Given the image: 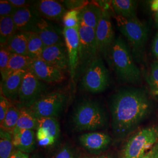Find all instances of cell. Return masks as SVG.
<instances>
[{"label":"cell","mask_w":158,"mask_h":158,"mask_svg":"<svg viewBox=\"0 0 158 158\" xmlns=\"http://www.w3.org/2000/svg\"><path fill=\"white\" fill-rule=\"evenodd\" d=\"M147 81L151 93L158 96V60L152 63L147 75Z\"/></svg>","instance_id":"cell-30"},{"label":"cell","mask_w":158,"mask_h":158,"mask_svg":"<svg viewBox=\"0 0 158 158\" xmlns=\"http://www.w3.org/2000/svg\"><path fill=\"white\" fill-rule=\"evenodd\" d=\"M12 132L2 128L0 130V158H10L14 152Z\"/></svg>","instance_id":"cell-28"},{"label":"cell","mask_w":158,"mask_h":158,"mask_svg":"<svg viewBox=\"0 0 158 158\" xmlns=\"http://www.w3.org/2000/svg\"><path fill=\"white\" fill-rule=\"evenodd\" d=\"M28 70L40 80L47 83L59 82L64 79L62 71L52 66L41 59H32Z\"/></svg>","instance_id":"cell-12"},{"label":"cell","mask_w":158,"mask_h":158,"mask_svg":"<svg viewBox=\"0 0 158 158\" xmlns=\"http://www.w3.org/2000/svg\"><path fill=\"white\" fill-rule=\"evenodd\" d=\"M10 158H29L28 154L17 150L14 151Z\"/></svg>","instance_id":"cell-41"},{"label":"cell","mask_w":158,"mask_h":158,"mask_svg":"<svg viewBox=\"0 0 158 158\" xmlns=\"http://www.w3.org/2000/svg\"><path fill=\"white\" fill-rule=\"evenodd\" d=\"M11 101L1 94L0 96V123H1L6 117L8 108L10 107Z\"/></svg>","instance_id":"cell-35"},{"label":"cell","mask_w":158,"mask_h":158,"mask_svg":"<svg viewBox=\"0 0 158 158\" xmlns=\"http://www.w3.org/2000/svg\"><path fill=\"white\" fill-rule=\"evenodd\" d=\"M110 74L102 58L98 57L91 63L82 77L83 88L91 93H100L109 85Z\"/></svg>","instance_id":"cell-8"},{"label":"cell","mask_w":158,"mask_h":158,"mask_svg":"<svg viewBox=\"0 0 158 158\" xmlns=\"http://www.w3.org/2000/svg\"></svg>","instance_id":"cell-45"},{"label":"cell","mask_w":158,"mask_h":158,"mask_svg":"<svg viewBox=\"0 0 158 158\" xmlns=\"http://www.w3.org/2000/svg\"><path fill=\"white\" fill-rule=\"evenodd\" d=\"M12 17L18 31L25 32H34L41 18L33 6L17 9Z\"/></svg>","instance_id":"cell-14"},{"label":"cell","mask_w":158,"mask_h":158,"mask_svg":"<svg viewBox=\"0 0 158 158\" xmlns=\"http://www.w3.org/2000/svg\"><path fill=\"white\" fill-rule=\"evenodd\" d=\"M152 52L155 56L158 58V31L153 40Z\"/></svg>","instance_id":"cell-39"},{"label":"cell","mask_w":158,"mask_h":158,"mask_svg":"<svg viewBox=\"0 0 158 158\" xmlns=\"http://www.w3.org/2000/svg\"><path fill=\"white\" fill-rule=\"evenodd\" d=\"M38 127V119L29 113L28 111L23 108L20 109V114L17 125L12 132H18L21 130H37Z\"/></svg>","instance_id":"cell-26"},{"label":"cell","mask_w":158,"mask_h":158,"mask_svg":"<svg viewBox=\"0 0 158 158\" xmlns=\"http://www.w3.org/2000/svg\"><path fill=\"white\" fill-rule=\"evenodd\" d=\"M115 19L119 31L129 41L136 60L140 61L142 59L148 38L147 26L137 17L125 18L116 16Z\"/></svg>","instance_id":"cell-4"},{"label":"cell","mask_w":158,"mask_h":158,"mask_svg":"<svg viewBox=\"0 0 158 158\" xmlns=\"http://www.w3.org/2000/svg\"><path fill=\"white\" fill-rule=\"evenodd\" d=\"M19 114L20 109L13 105L11 102L10 107L6 114V117L1 123V128L12 132L17 125Z\"/></svg>","instance_id":"cell-29"},{"label":"cell","mask_w":158,"mask_h":158,"mask_svg":"<svg viewBox=\"0 0 158 158\" xmlns=\"http://www.w3.org/2000/svg\"><path fill=\"white\" fill-rule=\"evenodd\" d=\"M13 143L18 151L28 154L35 149L36 136L34 130H21L12 132Z\"/></svg>","instance_id":"cell-20"},{"label":"cell","mask_w":158,"mask_h":158,"mask_svg":"<svg viewBox=\"0 0 158 158\" xmlns=\"http://www.w3.org/2000/svg\"><path fill=\"white\" fill-rule=\"evenodd\" d=\"M111 8L116 16L125 18H136L137 2L133 0H113L111 1Z\"/></svg>","instance_id":"cell-23"},{"label":"cell","mask_w":158,"mask_h":158,"mask_svg":"<svg viewBox=\"0 0 158 158\" xmlns=\"http://www.w3.org/2000/svg\"><path fill=\"white\" fill-rule=\"evenodd\" d=\"M72 121L74 128L78 131H95L105 127L108 117L104 108L98 102L85 100L76 106Z\"/></svg>","instance_id":"cell-3"},{"label":"cell","mask_w":158,"mask_h":158,"mask_svg":"<svg viewBox=\"0 0 158 158\" xmlns=\"http://www.w3.org/2000/svg\"><path fill=\"white\" fill-rule=\"evenodd\" d=\"M46 89L45 84L28 70L19 90L17 107L19 109L30 107L34 102L45 96Z\"/></svg>","instance_id":"cell-9"},{"label":"cell","mask_w":158,"mask_h":158,"mask_svg":"<svg viewBox=\"0 0 158 158\" xmlns=\"http://www.w3.org/2000/svg\"><path fill=\"white\" fill-rule=\"evenodd\" d=\"M65 44H56L46 46L42 52L40 59L52 66L60 71L69 68L68 53Z\"/></svg>","instance_id":"cell-13"},{"label":"cell","mask_w":158,"mask_h":158,"mask_svg":"<svg viewBox=\"0 0 158 158\" xmlns=\"http://www.w3.org/2000/svg\"><path fill=\"white\" fill-rule=\"evenodd\" d=\"M95 32L99 54L107 60L110 49L115 40V35L110 15L106 9L102 8V18Z\"/></svg>","instance_id":"cell-10"},{"label":"cell","mask_w":158,"mask_h":158,"mask_svg":"<svg viewBox=\"0 0 158 158\" xmlns=\"http://www.w3.org/2000/svg\"><path fill=\"white\" fill-rule=\"evenodd\" d=\"M67 96L62 91H54L42 97L27 109L35 117L42 118L57 117L65 106Z\"/></svg>","instance_id":"cell-6"},{"label":"cell","mask_w":158,"mask_h":158,"mask_svg":"<svg viewBox=\"0 0 158 158\" xmlns=\"http://www.w3.org/2000/svg\"><path fill=\"white\" fill-rule=\"evenodd\" d=\"M18 32L12 16L0 17V44L1 48L6 46L8 40Z\"/></svg>","instance_id":"cell-25"},{"label":"cell","mask_w":158,"mask_h":158,"mask_svg":"<svg viewBox=\"0 0 158 158\" xmlns=\"http://www.w3.org/2000/svg\"><path fill=\"white\" fill-rule=\"evenodd\" d=\"M80 10H69L63 17V23L64 28H73L80 26L79 14Z\"/></svg>","instance_id":"cell-31"},{"label":"cell","mask_w":158,"mask_h":158,"mask_svg":"<svg viewBox=\"0 0 158 158\" xmlns=\"http://www.w3.org/2000/svg\"><path fill=\"white\" fill-rule=\"evenodd\" d=\"M63 34L68 53V68L73 81L79 66V27L73 28H64Z\"/></svg>","instance_id":"cell-11"},{"label":"cell","mask_w":158,"mask_h":158,"mask_svg":"<svg viewBox=\"0 0 158 158\" xmlns=\"http://www.w3.org/2000/svg\"><path fill=\"white\" fill-rule=\"evenodd\" d=\"M17 8L8 0H1L0 1V17L12 16L16 11Z\"/></svg>","instance_id":"cell-33"},{"label":"cell","mask_w":158,"mask_h":158,"mask_svg":"<svg viewBox=\"0 0 158 158\" xmlns=\"http://www.w3.org/2000/svg\"><path fill=\"white\" fill-rule=\"evenodd\" d=\"M11 53L4 48H1L0 50V71L2 77L6 73Z\"/></svg>","instance_id":"cell-32"},{"label":"cell","mask_w":158,"mask_h":158,"mask_svg":"<svg viewBox=\"0 0 158 158\" xmlns=\"http://www.w3.org/2000/svg\"><path fill=\"white\" fill-rule=\"evenodd\" d=\"M151 9L154 13V19L156 21L158 20V0H153L151 2Z\"/></svg>","instance_id":"cell-40"},{"label":"cell","mask_w":158,"mask_h":158,"mask_svg":"<svg viewBox=\"0 0 158 158\" xmlns=\"http://www.w3.org/2000/svg\"><path fill=\"white\" fill-rule=\"evenodd\" d=\"M73 153L72 149L68 147L63 148L62 149L57 153L54 158H73Z\"/></svg>","instance_id":"cell-37"},{"label":"cell","mask_w":158,"mask_h":158,"mask_svg":"<svg viewBox=\"0 0 158 158\" xmlns=\"http://www.w3.org/2000/svg\"><path fill=\"white\" fill-rule=\"evenodd\" d=\"M28 36V53L32 59H40L45 45L38 35L33 32H27Z\"/></svg>","instance_id":"cell-27"},{"label":"cell","mask_w":158,"mask_h":158,"mask_svg":"<svg viewBox=\"0 0 158 158\" xmlns=\"http://www.w3.org/2000/svg\"><path fill=\"white\" fill-rule=\"evenodd\" d=\"M142 158H158V142Z\"/></svg>","instance_id":"cell-38"},{"label":"cell","mask_w":158,"mask_h":158,"mask_svg":"<svg viewBox=\"0 0 158 158\" xmlns=\"http://www.w3.org/2000/svg\"><path fill=\"white\" fill-rule=\"evenodd\" d=\"M63 4L69 10H80L85 6L89 4V1L83 0H70L63 1Z\"/></svg>","instance_id":"cell-34"},{"label":"cell","mask_w":158,"mask_h":158,"mask_svg":"<svg viewBox=\"0 0 158 158\" xmlns=\"http://www.w3.org/2000/svg\"><path fill=\"white\" fill-rule=\"evenodd\" d=\"M109 107L113 135L121 139L135 130L151 114L152 104L145 90L128 87L111 96Z\"/></svg>","instance_id":"cell-1"},{"label":"cell","mask_w":158,"mask_h":158,"mask_svg":"<svg viewBox=\"0 0 158 158\" xmlns=\"http://www.w3.org/2000/svg\"><path fill=\"white\" fill-rule=\"evenodd\" d=\"M12 5L14 6L17 9L29 7L33 6L34 2L25 0H8Z\"/></svg>","instance_id":"cell-36"},{"label":"cell","mask_w":158,"mask_h":158,"mask_svg":"<svg viewBox=\"0 0 158 158\" xmlns=\"http://www.w3.org/2000/svg\"><path fill=\"white\" fill-rule=\"evenodd\" d=\"M158 141V125L142 128L126 142L121 158H142Z\"/></svg>","instance_id":"cell-5"},{"label":"cell","mask_w":158,"mask_h":158,"mask_svg":"<svg viewBox=\"0 0 158 158\" xmlns=\"http://www.w3.org/2000/svg\"><path fill=\"white\" fill-rule=\"evenodd\" d=\"M95 29L80 24L79 66L77 70L84 73L91 63L98 57Z\"/></svg>","instance_id":"cell-7"},{"label":"cell","mask_w":158,"mask_h":158,"mask_svg":"<svg viewBox=\"0 0 158 158\" xmlns=\"http://www.w3.org/2000/svg\"><path fill=\"white\" fill-rule=\"evenodd\" d=\"M40 158V156H38V155H34V156H32V158Z\"/></svg>","instance_id":"cell-43"},{"label":"cell","mask_w":158,"mask_h":158,"mask_svg":"<svg viewBox=\"0 0 158 158\" xmlns=\"http://www.w3.org/2000/svg\"><path fill=\"white\" fill-rule=\"evenodd\" d=\"M102 14V8L97 4L89 2L80 10V24L96 30Z\"/></svg>","instance_id":"cell-21"},{"label":"cell","mask_w":158,"mask_h":158,"mask_svg":"<svg viewBox=\"0 0 158 158\" xmlns=\"http://www.w3.org/2000/svg\"><path fill=\"white\" fill-rule=\"evenodd\" d=\"M33 6L40 17L52 21L63 19L68 11L60 2L53 0H40L34 2Z\"/></svg>","instance_id":"cell-17"},{"label":"cell","mask_w":158,"mask_h":158,"mask_svg":"<svg viewBox=\"0 0 158 158\" xmlns=\"http://www.w3.org/2000/svg\"><path fill=\"white\" fill-rule=\"evenodd\" d=\"M34 32L38 35L45 47L64 44L63 34L60 29L42 17L37 23Z\"/></svg>","instance_id":"cell-16"},{"label":"cell","mask_w":158,"mask_h":158,"mask_svg":"<svg viewBox=\"0 0 158 158\" xmlns=\"http://www.w3.org/2000/svg\"><path fill=\"white\" fill-rule=\"evenodd\" d=\"M107 60L118 78L123 83L138 85L141 82V71L134 62L128 46L121 37L115 38Z\"/></svg>","instance_id":"cell-2"},{"label":"cell","mask_w":158,"mask_h":158,"mask_svg":"<svg viewBox=\"0 0 158 158\" xmlns=\"http://www.w3.org/2000/svg\"><path fill=\"white\" fill-rule=\"evenodd\" d=\"M80 144L91 152L105 150L110 144L111 138L107 134L100 132L85 133L79 137Z\"/></svg>","instance_id":"cell-18"},{"label":"cell","mask_w":158,"mask_h":158,"mask_svg":"<svg viewBox=\"0 0 158 158\" xmlns=\"http://www.w3.org/2000/svg\"><path fill=\"white\" fill-rule=\"evenodd\" d=\"M2 48L11 54L28 56V36L27 32L18 31L8 40L6 46Z\"/></svg>","instance_id":"cell-22"},{"label":"cell","mask_w":158,"mask_h":158,"mask_svg":"<svg viewBox=\"0 0 158 158\" xmlns=\"http://www.w3.org/2000/svg\"><path fill=\"white\" fill-rule=\"evenodd\" d=\"M32 59L29 57L17 54H11L6 73L2 77V80L17 71L23 70L28 71Z\"/></svg>","instance_id":"cell-24"},{"label":"cell","mask_w":158,"mask_h":158,"mask_svg":"<svg viewBox=\"0 0 158 158\" xmlns=\"http://www.w3.org/2000/svg\"><path fill=\"white\" fill-rule=\"evenodd\" d=\"M155 23H156V27L158 28V21H155Z\"/></svg>","instance_id":"cell-44"},{"label":"cell","mask_w":158,"mask_h":158,"mask_svg":"<svg viewBox=\"0 0 158 158\" xmlns=\"http://www.w3.org/2000/svg\"><path fill=\"white\" fill-rule=\"evenodd\" d=\"M88 158H113L111 156L108 155H99V156H92Z\"/></svg>","instance_id":"cell-42"},{"label":"cell","mask_w":158,"mask_h":158,"mask_svg":"<svg viewBox=\"0 0 158 158\" xmlns=\"http://www.w3.org/2000/svg\"><path fill=\"white\" fill-rule=\"evenodd\" d=\"M36 136L38 142L50 143L53 145L60 136V126L56 118L38 119Z\"/></svg>","instance_id":"cell-15"},{"label":"cell","mask_w":158,"mask_h":158,"mask_svg":"<svg viewBox=\"0 0 158 158\" xmlns=\"http://www.w3.org/2000/svg\"><path fill=\"white\" fill-rule=\"evenodd\" d=\"M27 71L21 70L11 74L6 79L2 80L1 85V93L10 101H16L23 79Z\"/></svg>","instance_id":"cell-19"}]
</instances>
